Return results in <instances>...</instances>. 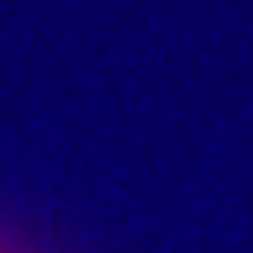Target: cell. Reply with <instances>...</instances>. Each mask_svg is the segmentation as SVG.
<instances>
[{"label":"cell","instance_id":"cell-1","mask_svg":"<svg viewBox=\"0 0 253 253\" xmlns=\"http://www.w3.org/2000/svg\"><path fill=\"white\" fill-rule=\"evenodd\" d=\"M0 253H18V249H9V245H0Z\"/></svg>","mask_w":253,"mask_h":253}]
</instances>
